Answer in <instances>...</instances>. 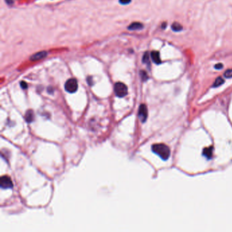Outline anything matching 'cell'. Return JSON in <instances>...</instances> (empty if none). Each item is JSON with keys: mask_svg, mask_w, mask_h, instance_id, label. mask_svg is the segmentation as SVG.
I'll use <instances>...</instances> for the list:
<instances>
[{"mask_svg": "<svg viewBox=\"0 0 232 232\" xmlns=\"http://www.w3.org/2000/svg\"><path fill=\"white\" fill-rule=\"evenodd\" d=\"M152 150L163 160H167L170 156V149L164 144H155L152 146Z\"/></svg>", "mask_w": 232, "mask_h": 232, "instance_id": "obj_1", "label": "cell"}, {"mask_svg": "<svg viewBox=\"0 0 232 232\" xmlns=\"http://www.w3.org/2000/svg\"><path fill=\"white\" fill-rule=\"evenodd\" d=\"M114 91L115 95L118 97H124L128 93V89L124 83L118 82L114 86Z\"/></svg>", "mask_w": 232, "mask_h": 232, "instance_id": "obj_2", "label": "cell"}, {"mask_svg": "<svg viewBox=\"0 0 232 232\" xmlns=\"http://www.w3.org/2000/svg\"><path fill=\"white\" fill-rule=\"evenodd\" d=\"M78 88V81L75 78H70L65 84V89L68 93H74L76 92Z\"/></svg>", "mask_w": 232, "mask_h": 232, "instance_id": "obj_3", "label": "cell"}, {"mask_svg": "<svg viewBox=\"0 0 232 232\" xmlns=\"http://www.w3.org/2000/svg\"><path fill=\"white\" fill-rule=\"evenodd\" d=\"M0 187L4 189H12L13 187V183H12L11 178L8 176H2L0 180Z\"/></svg>", "mask_w": 232, "mask_h": 232, "instance_id": "obj_4", "label": "cell"}, {"mask_svg": "<svg viewBox=\"0 0 232 232\" xmlns=\"http://www.w3.org/2000/svg\"><path fill=\"white\" fill-rule=\"evenodd\" d=\"M138 116H139L140 121L142 123L145 122L148 116V110L146 105H144V104H141L140 105L139 108V111H138Z\"/></svg>", "mask_w": 232, "mask_h": 232, "instance_id": "obj_5", "label": "cell"}, {"mask_svg": "<svg viewBox=\"0 0 232 232\" xmlns=\"http://www.w3.org/2000/svg\"><path fill=\"white\" fill-rule=\"evenodd\" d=\"M47 56V52L46 51H40L35 54L32 55L30 57V60L31 61H36L41 60V59L45 58Z\"/></svg>", "mask_w": 232, "mask_h": 232, "instance_id": "obj_6", "label": "cell"}, {"mask_svg": "<svg viewBox=\"0 0 232 232\" xmlns=\"http://www.w3.org/2000/svg\"><path fill=\"white\" fill-rule=\"evenodd\" d=\"M150 57L153 61V62L156 63V64H160L161 63L160 55H159V53L157 52V51H152L150 53Z\"/></svg>", "mask_w": 232, "mask_h": 232, "instance_id": "obj_7", "label": "cell"}, {"mask_svg": "<svg viewBox=\"0 0 232 232\" xmlns=\"http://www.w3.org/2000/svg\"><path fill=\"white\" fill-rule=\"evenodd\" d=\"M144 27V25L142 24L141 23L139 22H134L131 23L130 25H129L128 29L131 31H136V30H140L142 29Z\"/></svg>", "mask_w": 232, "mask_h": 232, "instance_id": "obj_8", "label": "cell"}, {"mask_svg": "<svg viewBox=\"0 0 232 232\" xmlns=\"http://www.w3.org/2000/svg\"><path fill=\"white\" fill-rule=\"evenodd\" d=\"M212 152H213V147H212V146L205 148L203 150V155L204 156H205L207 159H210L212 158Z\"/></svg>", "mask_w": 232, "mask_h": 232, "instance_id": "obj_9", "label": "cell"}, {"mask_svg": "<svg viewBox=\"0 0 232 232\" xmlns=\"http://www.w3.org/2000/svg\"><path fill=\"white\" fill-rule=\"evenodd\" d=\"M33 118H34V114L32 110H28V111H27L26 114H25V120H26L27 122L28 123L32 122Z\"/></svg>", "mask_w": 232, "mask_h": 232, "instance_id": "obj_10", "label": "cell"}, {"mask_svg": "<svg viewBox=\"0 0 232 232\" xmlns=\"http://www.w3.org/2000/svg\"><path fill=\"white\" fill-rule=\"evenodd\" d=\"M172 29L175 32H179V31L182 30V26L179 23L174 22L172 25Z\"/></svg>", "mask_w": 232, "mask_h": 232, "instance_id": "obj_11", "label": "cell"}, {"mask_svg": "<svg viewBox=\"0 0 232 232\" xmlns=\"http://www.w3.org/2000/svg\"><path fill=\"white\" fill-rule=\"evenodd\" d=\"M224 82H225V80H223V78H222L221 77H218L216 79L215 82H214V84H213V85H212V87H218L219 86H221V85H222Z\"/></svg>", "mask_w": 232, "mask_h": 232, "instance_id": "obj_12", "label": "cell"}, {"mask_svg": "<svg viewBox=\"0 0 232 232\" xmlns=\"http://www.w3.org/2000/svg\"><path fill=\"white\" fill-rule=\"evenodd\" d=\"M142 62L146 63V64H148V65H150V55L148 54V52L144 54L143 57H142Z\"/></svg>", "mask_w": 232, "mask_h": 232, "instance_id": "obj_13", "label": "cell"}, {"mask_svg": "<svg viewBox=\"0 0 232 232\" xmlns=\"http://www.w3.org/2000/svg\"><path fill=\"white\" fill-rule=\"evenodd\" d=\"M224 76L227 78H232V69L226 70V72H225L224 74Z\"/></svg>", "mask_w": 232, "mask_h": 232, "instance_id": "obj_14", "label": "cell"}, {"mask_svg": "<svg viewBox=\"0 0 232 232\" xmlns=\"http://www.w3.org/2000/svg\"><path fill=\"white\" fill-rule=\"evenodd\" d=\"M140 76H141V78H142V80H143V81H146V80L148 78L147 74H146L144 71H141V72H140Z\"/></svg>", "mask_w": 232, "mask_h": 232, "instance_id": "obj_15", "label": "cell"}, {"mask_svg": "<svg viewBox=\"0 0 232 232\" xmlns=\"http://www.w3.org/2000/svg\"><path fill=\"white\" fill-rule=\"evenodd\" d=\"M131 1V0H119V3L122 5H127Z\"/></svg>", "mask_w": 232, "mask_h": 232, "instance_id": "obj_16", "label": "cell"}, {"mask_svg": "<svg viewBox=\"0 0 232 232\" xmlns=\"http://www.w3.org/2000/svg\"><path fill=\"white\" fill-rule=\"evenodd\" d=\"M21 88L23 89H26L27 88V87H28V85H27V84L25 82L22 81L21 82Z\"/></svg>", "mask_w": 232, "mask_h": 232, "instance_id": "obj_17", "label": "cell"}, {"mask_svg": "<svg viewBox=\"0 0 232 232\" xmlns=\"http://www.w3.org/2000/svg\"><path fill=\"white\" fill-rule=\"evenodd\" d=\"M223 67V65L222 63H217V64L214 65V68L216 70H221L222 69Z\"/></svg>", "mask_w": 232, "mask_h": 232, "instance_id": "obj_18", "label": "cell"}, {"mask_svg": "<svg viewBox=\"0 0 232 232\" xmlns=\"http://www.w3.org/2000/svg\"><path fill=\"white\" fill-rule=\"evenodd\" d=\"M15 1H16V0H5L6 3L8 5H9V6L13 5L14 2H15Z\"/></svg>", "mask_w": 232, "mask_h": 232, "instance_id": "obj_19", "label": "cell"}, {"mask_svg": "<svg viewBox=\"0 0 232 232\" xmlns=\"http://www.w3.org/2000/svg\"><path fill=\"white\" fill-rule=\"evenodd\" d=\"M166 26H167V24H166V23H163V24H162V26H161V27H162L163 29H165Z\"/></svg>", "mask_w": 232, "mask_h": 232, "instance_id": "obj_20", "label": "cell"}]
</instances>
